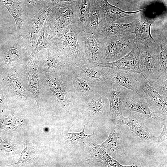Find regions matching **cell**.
<instances>
[{
  "label": "cell",
  "mask_w": 167,
  "mask_h": 167,
  "mask_svg": "<svg viewBox=\"0 0 167 167\" xmlns=\"http://www.w3.org/2000/svg\"><path fill=\"white\" fill-rule=\"evenodd\" d=\"M76 19L75 1L55 3L48 13L43 26L51 39L75 25Z\"/></svg>",
  "instance_id": "obj_1"
},
{
  "label": "cell",
  "mask_w": 167,
  "mask_h": 167,
  "mask_svg": "<svg viewBox=\"0 0 167 167\" xmlns=\"http://www.w3.org/2000/svg\"><path fill=\"white\" fill-rule=\"evenodd\" d=\"M79 33L73 25L51 38L49 42V48L56 50L63 58L75 66L86 62L78 41Z\"/></svg>",
  "instance_id": "obj_2"
},
{
  "label": "cell",
  "mask_w": 167,
  "mask_h": 167,
  "mask_svg": "<svg viewBox=\"0 0 167 167\" xmlns=\"http://www.w3.org/2000/svg\"><path fill=\"white\" fill-rule=\"evenodd\" d=\"M137 43L139 50V65L142 75L152 86L161 77L160 47L147 46Z\"/></svg>",
  "instance_id": "obj_3"
},
{
  "label": "cell",
  "mask_w": 167,
  "mask_h": 167,
  "mask_svg": "<svg viewBox=\"0 0 167 167\" xmlns=\"http://www.w3.org/2000/svg\"><path fill=\"white\" fill-rule=\"evenodd\" d=\"M134 38L133 34L128 33L99 39L106 46L105 54L101 62H114L126 55L136 44Z\"/></svg>",
  "instance_id": "obj_4"
},
{
  "label": "cell",
  "mask_w": 167,
  "mask_h": 167,
  "mask_svg": "<svg viewBox=\"0 0 167 167\" xmlns=\"http://www.w3.org/2000/svg\"><path fill=\"white\" fill-rule=\"evenodd\" d=\"M55 3L52 2L36 13L18 33L28 53L32 51L38 33L46 20L47 15Z\"/></svg>",
  "instance_id": "obj_5"
},
{
  "label": "cell",
  "mask_w": 167,
  "mask_h": 167,
  "mask_svg": "<svg viewBox=\"0 0 167 167\" xmlns=\"http://www.w3.org/2000/svg\"><path fill=\"white\" fill-rule=\"evenodd\" d=\"M77 38L85 60L94 65L101 62L105 54L106 46L98 36L83 31L78 33Z\"/></svg>",
  "instance_id": "obj_6"
},
{
  "label": "cell",
  "mask_w": 167,
  "mask_h": 167,
  "mask_svg": "<svg viewBox=\"0 0 167 167\" xmlns=\"http://www.w3.org/2000/svg\"><path fill=\"white\" fill-rule=\"evenodd\" d=\"M123 111H133L142 114L144 119L155 126H162L167 123V119L158 116L151 109L143 96L131 91L123 103Z\"/></svg>",
  "instance_id": "obj_7"
},
{
  "label": "cell",
  "mask_w": 167,
  "mask_h": 167,
  "mask_svg": "<svg viewBox=\"0 0 167 167\" xmlns=\"http://www.w3.org/2000/svg\"><path fill=\"white\" fill-rule=\"evenodd\" d=\"M106 74L111 82L116 83L133 92L143 96L142 82L145 79L139 74L131 71L105 67Z\"/></svg>",
  "instance_id": "obj_8"
},
{
  "label": "cell",
  "mask_w": 167,
  "mask_h": 167,
  "mask_svg": "<svg viewBox=\"0 0 167 167\" xmlns=\"http://www.w3.org/2000/svg\"><path fill=\"white\" fill-rule=\"evenodd\" d=\"M144 117H139L135 112L130 111L127 117H124L122 113L115 118V123L120 126L125 124L146 143L152 144L157 143V137L155 136L147 128L144 123Z\"/></svg>",
  "instance_id": "obj_9"
},
{
  "label": "cell",
  "mask_w": 167,
  "mask_h": 167,
  "mask_svg": "<svg viewBox=\"0 0 167 167\" xmlns=\"http://www.w3.org/2000/svg\"><path fill=\"white\" fill-rule=\"evenodd\" d=\"M74 70L81 76L91 84L97 85L105 91L111 82L106 74L105 67L99 66L86 62L79 66L73 65Z\"/></svg>",
  "instance_id": "obj_10"
},
{
  "label": "cell",
  "mask_w": 167,
  "mask_h": 167,
  "mask_svg": "<svg viewBox=\"0 0 167 167\" xmlns=\"http://www.w3.org/2000/svg\"><path fill=\"white\" fill-rule=\"evenodd\" d=\"M69 72L79 100L85 102L105 94L102 88L91 84L78 74L73 69V65L70 68Z\"/></svg>",
  "instance_id": "obj_11"
},
{
  "label": "cell",
  "mask_w": 167,
  "mask_h": 167,
  "mask_svg": "<svg viewBox=\"0 0 167 167\" xmlns=\"http://www.w3.org/2000/svg\"><path fill=\"white\" fill-rule=\"evenodd\" d=\"M41 50L36 56L46 71L54 72L65 71L72 65L54 49L49 48Z\"/></svg>",
  "instance_id": "obj_12"
},
{
  "label": "cell",
  "mask_w": 167,
  "mask_h": 167,
  "mask_svg": "<svg viewBox=\"0 0 167 167\" xmlns=\"http://www.w3.org/2000/svg\"><path fill=\"white\" fill-rule=\"evenodd\" d=\"M131 91L126 88L112 82L105 91V96L108 100L110 106L109 113L113 119L122 113L123 103Z\"/></svg>",
  "instance_id": "obj_13"
},
{
  "label": "cell",
  "mask_w": 167,
  "mask_h": 167,
  "mask_svg": "<svg viewBox=\"0 0 167 167\" xmlns=\"http://www.w3.org/2000/svg\"><path fill=\"white\" fill-rule=\"evenodd\" d=\"M139 50L138 44L136 43L131 51L123 57L111 62H99L97 63V65L115 69L131 71L142 75L139 65Z\"/></svg>",
  "instance_id": "obj_14"
},
{
  "label": "cell",
  "mask_w": 167,
  "mask_h": 167,
  "mask_svg": "<svg viewBox=\"0 0 167 167\" xmlns=\"http://www.w3.org/2000/svg\"><path fill=\"white\" fill-rule=\"evenodd\" d=\"M141 89L143 95L151 109L155 113L160 114L167 119V96L161 95L148 83L144 79L143 81Z\"/></svg>",
  "instance_id": "obj_15"
},
{
  "label": "cell",
  "mask_w": 167,
  "mask_h": 167,
  "mask_svg": "<svg viewBox=\"0 0 167 167\" xmlns=\"http://www.w3.org/2000/svg\"><path fill=\"white\" fill-rule=\"evenodd\" d=\"M135 19V27L133 32L131 33L135 35L134 42L147 46H159V42L151 35L152 21L143 18L139 19Z\"/></svg>",
  "instance_id": "obj_16"
},
{
  "label": "cell",
  "mask_w": 167,
  "mask_h": 167,
  "mask_svg": "<svg viewBox=\"0 0 167 167\" xmlns=\"http://www.w3.org/2000/svg\"><path fill=\"white\" fill-rule=\"evenodd\" d=\"M0 5L7 8L15 23L19 32L31 18L24 4L19 0H0Z\"/></svg>",
  "instance_id": "obj_17"
},
{
  "label": "cell",
  "mask_w": 167,
  "mask_h": 167,
  "mask_svg": "<svg viewBox=\"0 0 167 167\" xmlns=\"http://www.w3.org/2000/svg\"><path fill=\"white\" fill-rule=\"evenodd\" d=\"M105 27L103 14L97 0H91L89 16L84 31L98 36Z\"/></svg>",
  "instance_id": "obj_18"
},
{
  "label": "cell",
  "mask_w": 167,
  "mask_h": 167,
  "mask_svg": "<svg viewBox=\"0 0 167 167\" xmlns=\"http://www.w3.org/2000/svg\"><path fill=\"white\" fill-rule=\"evenodd\" d=\"M97 1L103 14L105 27L109 26L119 19L135 15L145 9L132 12H128L123 11L111 4L107 0H97Z\"/></svg>",
  "instance_id": "obj_19"
},
{
  "label": "cell",
  "mask_w": 167,
  "mask_h": 167,
  "mask_svg": "<svg viewBox=\"0 0 167 167\" xmlns=\"http://www.w3.org/2000/svg\"><path fill=\"white\" fill-rule=\"evenodd\" d=\"M120 126L116 123L109 138L103 144V146L108 149L110 154L114 157H119L126 153L120 134Z\"/></svg>",
  "instance_id": "obj_20"
},
{
  "label": "cell",
  "mask_w": 167,
  "mask_h": 167,
  "mask_svg": "<svg viewBox=\"0 0 167 167\" xmlns=\"http://www.w3.org/2000/svg\"><path fill=\"white\" fill-rule=\"evenodd\" d=\"M91 0H76V19L75 26L79 32L85 30L88 17Z\"/></svg>",
  "instance_id": "obj_21"
},
{
  "label": "cell",
  "mask_w": 167,
  "mask_h": 167,
  "mask_svg": "<svg viewBox=\"0 0 167 167\" xmlns=\"http://www.w3.org/2000/svg\"><path fill=\"white\" fill-rule=\"evenodd\" d=\"M135 23V19L132 22L128 24L113 23L109 26L105 27L99 34L98 37L101 40L116 35L131 33L134 30Z\"/></svg>",
  "instance_id": "obj_22"
},
{
  "label": "cell",
  "mask_w": 167,
  "mask_h": 167,
  "mask_svg": "<svg viewBox=\"0 0 167 167\" xmlns=\"http://www.w3.org/2000/svg\"><path fill=\"white\" fill-rule=\"evenodd\" d=\"M155 38L160 44L159 59L160 65V78L162 80L167 79V41L166 32L159 33Z\"/></svg>",
  "instance_id": "obj_23"
},
{
  "label": "cell",
  "mask_w": 167,
  "mask_h": 167,
  "mask_svg": "<svg viewBox=\"0 0 167 167\" xmlns=\"http://www.w3.org/2000/svg\"><path fill=\"white\" fill-rule=\"evenodd\" d=\"M32 60L30 71L28 75V81L29 87L33 94L39 107V95L40 92L39 84L37 75V66L39 60L36 56Z\"/></svg>",
  "instance_id": "obj_24"
},
{
  "label": "cell",
  "mask_w": 167,
  "mask_h": 167,
  "mask_svg": "<svg viewBox=\"0 0 167 167\" xmlns=\"http://www.w3.org/2000/svg\"><path fill=\"white\" fill-rule=\"evenodd\" d=\"M95 98L84 102V108L88 112L96 115L105 113L108 109V104L106 101L107 98L105 94L100 96L96 100Z\"/></svg>",
  "instance_id": "obj_25"
},
{
  "label": "cell",
  "mask_w": 167,
  "mask_h": 167,
  "mask_svg": "<svg viewBox=\"0 0 167 167\" xmlns=\"http://www.w3.org/2000/svg\"><path fill=\"white\" fill-rule=\"evenodd\" d=\"M22 2L31 18L41 9L52 2H54V0H23Z\"/></svg>",
  "instance_id": "obj_26"
},
{
  "label": "cell",
  "mask_w": 167,
  "mask_h": 167,
  "mask_svg": "<svg viewBox=\"0 0 167 167\" xmlns=\"http://www.w3.org/2000/svg\"><path fill=\"white\" fill-rule=\"evenodd\" d=\"M50 39L46 34L44 27H42L37 41L28 58L30 61L32 60L38 54L39 52L45 48H49Z\"/></svg>",
  "instance_id": "obj_27"
},
{
  "label": "cell",
  "mask_w": 167,
  "mask_h": 167,
  "mask_svg": "<svg viewBox=\"0 0 167 167\" xmlns=\"http://www.w3.org/2000/svg\"><path fill=\"white\" fill-rule=\"evenodd\" d=\"M152 86L161 95L167 96V79L162 80L160 78L153 83Z\"/></svg>",
  "instance_id": "obj_28"
},
{
  "label": "cell",
  "mask_w": 167,
  "mask_h": 167,
  "mask_svg": "<svg viewBox=\"0 0 167 167\" xmlns=\"http://www.w3.org/2000/svg\"><path fill=\"white\" fill-rule=\"evenodd\" d=\"M85 125L84 126V128L83 131L78 133H69V138L73 141H78L83 139L84 138L89 137L91 135L87 134L84 131Z\"/></svg>",
  "instance_id": "obj_29"
},
{
  "label": "cell",
  "mask_w": 167,
  "mask_h": 167,
  "mask_svg": "<svg viewBox=\"0 0 167 167\" xmlns=\"http://www.w3.org/2000/svg\"><path fill=\"white\" fill-rule=\"evenodd\" d=\"M24 149L21 153L20 158L18 162L15 164H13L10 165L18 164L21 162H24L28 161L29 159L31 153L27 147L24 145Z\"/></svg>",
  "instance_id": "obj_30"
},
{
  "label": "cell",
  "mask_w": 167,
  "mask_h": 167,
  "mask_svg": "<svg viewBox=\"0 0 167 167\" xmlns=\"http://www.w3.org/2000/svg\"><path fill=\"white\" fill-rule=\"evenodd\" d=\"M167 124L164 125L163 129L161 135L157 137V142L161 143L167 139Z\"/></svg>",
  "instance_id": "obj_31"
},
{
  "label": "cell",
  "mask_w": 167,
  "mask_h": 167,
  "mask_svg": "<svg viewBox=\"0 0 167 167\" xmlns=\"http://www.w3.org/2000/svg\"><path fill=\"white\" fill-rule=\"evenodd\" d=\"M11 82L13 86L17 90L20 92L22 91V86L17 79H12Z\"/></svg>",
  "instance_id": "obj_32"
},
{
  "label": "cell",
  "mask_w": 167,
  "mask_h": 167,
  "mask_svg": "<svg viewBox=\"0 0 167 167\" xmlns=\"http://www.w3.org/2000/svg\"><path fill=\"white\" fill-rule=\"evenodd\" d=\"M76 0H54L55 3L62 2H72L75 1Z\"/></svg>",
  "instance_id": "obj_33"
},
{
  "label": "cell",
  "mask_w": 167,
  "mask_h": 167,
  "mask_svg": "<svg viewBox=\"0 0 167 167\" xmlns=\"http://www.w3.org/2000/svg\"><path fill=\"white\" fill-rule=\"evenodd\" d=\"M19 1H20L21 2L22 0H19Z\"/></svg>",
  "instance_id": "obj_34"
}]
</instances>
